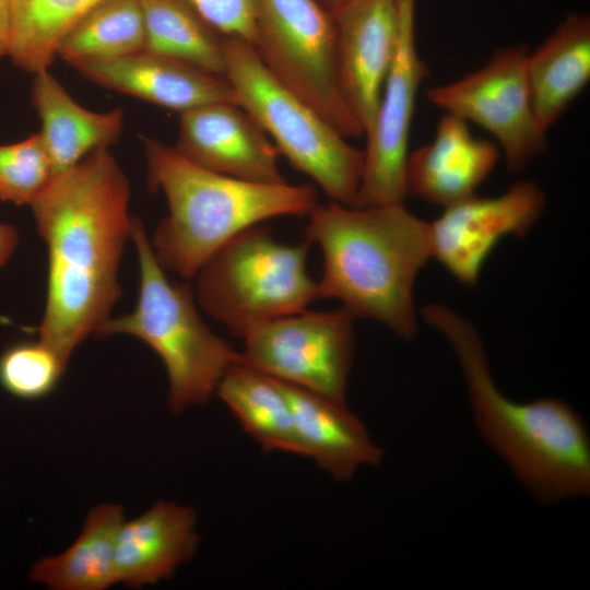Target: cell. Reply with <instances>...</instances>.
Here are the masks:
<instances>
[{
    "label": "cell",
    "mask_w": 590,
    "mask_h": 590,
    "mask_svg": "<svg viewBox=\"0 0 590 590\" xmlns=\"http://www.w3.org/2000/svg\"><path fill=\"white\" fill-rule=\"evenodd\" d=\"M129 201L125 173L108 149H99L57 175L31 204L48 251L37 332L67 364L121 296L118 270L131 237Z\"/></svg>",
    "instance_id": "obj_1"
},
{
    "label": "cell",
    "mask_w": 590,
    "mask_h": 590,
    "mask_svg": "<svg viewBox=\"0 0 590 590\" xmlns=\"http://www.w3.org/2000/svg\"><path fill=\"white\" fill-rule=\"evenodd\" d=\"M453 349L472 414L486 444L540 503L590 494V439L578 412L557 398L516 402L496 386L475 328L441 304L422 309Z\"/></svg>",
    "instance_id": "obj_2"
},
{
    "label": "cell",
    "mask_w": 590,
    "mask_h": 590,
    "mask_svg": "<svg viewBox=\"0 0 590 590\" xmlns=\"http://www.w3.org/2000/svg\"><path fill=\"white\" fill-rule=\"evenodd\" d=\"M305 233L323 256L319 298H335L354 318L375 319L401 339L414 338V282L433 258L429 223L403 203H317Z\"/></svg>",
    "instance_id": "obj_3"
},
{
    "label": "cell",
    "mask_w": 590,
    "mask_h": 590,
    "mask_svg": "<svg viewBox=\"0 0 590 590\" xmlns=\"http://www.w3.org/2000/svg\"><path fill=\"white\" fill-rule=\"evenodd\" d=\"M151 190H162L168 214L151 246L163 269L185 280L241 231L279 216H308L317 202L311 185L253 182L211 172L174 148L143 137Z\"/></svg>",
    "instance_id": "obj_4"
},
{
    "label": "cell",
    "mask_w": 590,
    "mask_h": 590,
    "mask_svg": "<svg viewBox=\"0 0 590 590\" xmlns=\"http://www.w3.org/2000/svg\"><path fill=\"white\" fill-rule=\"evenodd\" d=\"M131 239L140 267V292L130 314L108 318L95 335H133L163 361L168 375V406L181 413L215 394L240 353L203 322L189 284L170 282L158 263L144 225L132 217Z\"/></svg>",
    "instance_id": "obj_5"
},
{
    "label": "cell",
    "mask_w": 590,
    "mask_h": 590,
    "mask_svg": "<svg viewBox=\"0 0 590 590\" xmlns=\"http://www.w3.org/2000/svg\"><path fill=\"white\" fill-rule=\"evenodd\" d=\"M224 78L236 103L262 127L279 154L333 202L352 205L362 180L364 151L274 78L250 43L224 37Z\"/></svg>",
    "instance_id": "obj_6"
},
{
    "label": "cell",
    "mask_w": 590,
    "mask_h": 590,
    "mask_svg": "<svg viewBox=\"0 0 590 590\" xmlns=\"http://www.w3.org/2000/svg\"><path fill=\"white\" fill-rule=\"evenodd\" d=\"M310 244L276 241L268 226L252 225L225 243L200 268L198 303L235 337L273 319L306 310L318 297L307 273Z\"/></svg>",
    "instance_id": "obj_7"
},
{
    "label": "cell",
    "mask_w": 590,
    "mask_h": 590,
    "mask_svg": "<svg viewBox=\"0 0 590 590\" xmlns=\"http://www.w3.org/2000/svg\"><path fill=\"white\" fill-rule=\"evenodd\" d=\"M253 48L283 85L345 138L365 137L342 94L333 15L321 0H257Z\"/></svg>",
    "instance_id": "obj_8"
},
{
    "label": "cell",
    "mask_w": 590,
    "mask_h": 590,
    "mask_svg": "<svg viewBox=\"0 0 590 590\" xmlns=\"http://www.w3.org/2000/svg\"><path fill=\"white\" fill-rule=\"evenodd\" d=\"M528 52L524 46L498 48L480 69L425 91L435 107L491 133L510 172L521 170L547 148L548 130L532 106Z\"/></svg>",
    "instance_id": "obj_9"
},
{
    "label": "cell",
    "mask_w": 590,
    "mask_h": 590,
    "mask_svg": "<svg viewBox=\"0 0 590 590\" xmlns=\"http://www.w3.org/2000/svg\"><path fill=\"white\" fill-rule=\"evenodd\" d=\"M354 319L343 307L273 319L244 338L240 361L280 381L345 401Z\"/></svg>",
    "instance_id": "obj_10"
},
{
    "label": "cell",
    "mask_w": 590,
    "mask_h": 590,
    "mask_svg": "<svg viewBox=\"0 0 590 590\" xmlns=\"http://www.w3.org/2000/svg\"><path fill=\"white\" fill-rule=\"evenodd\" d=\"M416 0H400V31L374 122L366 133L364 169L352 206L402 203L416 97L428 75L415 37Z\"/></svg>",
    "instance_id": "obj_11"
},
{
    "label": "cell",
    "mask_w": 590,
    "mask_h": 590,
    "mask_svg": "<svg viewBox=\"0 0 590 590\" xmlns=\"http://www.w3.org/2000/svg\"><path fill=\"white\" fill-rule=\"evenodd\" d=\"M545 194L533 181L496 197L472 194L445 206L429 223L433 258L465 286H474L489 253L506 236L524 237L542 215Z\"/></svg>",
    "instance_id": "obj_12"
},
{
    "label": "cell",
    "mask_w": 590,
    "mask_h": 590,
    "mask_svg": "<svg viewBox=\"0 0 590 590\" xmlns=\"http://www.w3.org/2000/svg\"><path fill=\"white\" fill-rule=\"evenodd\" d=\"M174 149L211 172L253 182H286L275 145L257 120L235 103H213L180 113Z\"/></svg>",
    "instance_id": "obj_13"
},
{
    "label": "cell",
    "mask_w": 590,
    "mask_h": 590,
    "mask_svg": "<svg viewBox=\"0 0 590 590\" xmlns=\"http://www.w3.org/2000/svg\"><path fill=\"white\" fill-rule=\"evenodd\" d=\"M333 17L342 94L366 135L397 48L400 0H353Z\"/></svg>",
    "instance_id": "obj_14"
},
{
    "label": "cell",
    "mask_w": 590,
    "mask_h": 590,
    "mask_svg": "<svg viewBox=\"0 0 590 590\" xmlns=\"http://www.w3.org/2000/svg\"><path fill=\"white\" fill-rule=\"evenodd\" d=\"M90 81L184 113L213 103H236L228 81L180 60L142 49L110 58L70 63Z\"/></svg>",
    "instance_id": "obj_15"
},
{
    "label": "cell",
    "mask_w": 590,
    "mask_h": 590,
    "mask_svg": "<svg viewBox=\"0 0 590 590\" xmlns=\"http://www.w3.org/2000/svg\"><path fill=\"white\" fill-rule=\"evenodd\" d=\"M468 123L445 113L433 140L409 153L406 194L444 208L475 194L500 150L495 142L474 137Z\"/></svg>",
    "instance_id": "obj_16"
},
{
    "label": "cell",
    "mask_w": 590,
    "mask_h": 590,
    "mask_svg": "<svg viewBox=\"0 0 590 590\" xmlns=\"http://www.w3.org/2000/svg\"><path fill=\"white\" fill-rule=\"evenodd\" d=\"M198 544L194 510L158 500L122 522L115 555L117 583L141 588L168 579L196 554Z\"/></svg>",
    "instance_id": "obj_17"
},
{
    "label": "cell",
    "mask_w": 590,
    "mask_h": 590,
    "mask_svg": "<svg viewBox=\"0 0 590 590\" xmlns=\"http://www.w3.org/2000/svg\"><path fill=\"white\" fill-rule=\"evenodd\" d=\"M281 382L292 406L302 456L340 482L351 480L361 468L381 462V448L345 401Z\"/></svg>",
    "instance_id": "obj_18"
},
{
    "label": "cell",
    "mask_w": 590,
    "mask_h": 590,
    "mask_svg": "<svg viewBox=\"0 0 590 590\" xmlns=\"http://www.w3.org/2000/svg\"><path fill=\"white\" fill-rule=\"evenodd\" d=\"M527 79L534 113L548 130L590 81V17L571 12L527 56Z\"/></svg>",
    "instance_id": "obj_19"
},
{
    "label": "cell",
    "mask_w": 590,
    "mask_h": 590,
    "mask_svg": "<svg viewBox=\"0 0 590 590\" xmlns=\"http://www.w3.org/2000/svg\"><path fill=\"white\" fill-rule=\"evenodd\" d=\"M31 101L40 119L39 134L55 177L94 151L108 149L121 134V108L106 113L83 108L48 70L34 74Z\"/></svg>",
    "instance_id": "obj_20"
},
{
    "label": "cell",
    "mask_w": 590,
    "mask_h": 590,
    "mask_svg": "<svg viewBox=\"0 0 590 590\" xmlns=\"http://www.w3.org/2000/svg\"><path fill=\"white\" fill-rule=\"evenodd\" d=\"M215 394L263 451L302 456L292 406L280 380L239 357L220 380Z\"/></svg>",
    "instance_id": "obj_21"
},
{
    "label": "cell",
    "mask_w": 590,
    "mask_h": 590,
    "mask_svg": "<svg viewBox=\"0 0 590 590\" xmlns=\"http://www.w3.org/2000/svg\"><path fill=\"white\" fill-rule=\"evenodd\" d=\"M123 521L121 506L94 507L66 551L33 565L31 580L54 590H105L116 585V545Z\"/></svg>",
    "instance_id": "obj_22"
},
{
    "label": "cell",
    "mask_w": 590,
    "mask_h": 590,
    "mask_svg": "<svg viewBox=\"0 0 590 590\" xmlns=\"http://www.w3.org/2000/svg\"><path fill=\"white\" fill-rule=\"evenodd\" d=\"M144 49L224 76V37L185 0H141Z\"/></svg>",
    "instance_id": "obj_23"
},
{
    "label": "cell",
    "mask_w": 590,
    "mask_h": 590,
    "mask_svg": "<svg viewBox=\"0 0 590 590\" xmlns=\"http://www.w3.org/2000/svg\"><path fill=\"white\" fill-rule=\"evenodd\" d=\"M101 1L9 0L12 62L32 74L48 70L64 35Z\"/></svg>",
    "instance_id": "obj_24"
},
{
    "label": "cell",
    "mask_w": 590,
    "mask_h": 590,
    "mask_svg": "<svg viewBox=\"0 0 590 590\" xmlns=\"http://www.w3.org/2000/svg\"><path fill=\"white\" fill-rule=\"evenodd\" d=\"M144 46L141 0H103L64 35L57 56L72 63L121 57Z\"/></svg>",
    "instance_id": "obj_25"
},
{
    "label": "cell",
    "mask_w": 590,
    "mask_h": 590,
    "mask_svg": "<svg viewBox=\"0 0 590 590\" xmlns=\"http://www.w3.org/2000/svg\"><path fill=\"white\" fill-rule=\"evenodd\" d=\"M67 363L47 344L16 343L0 355V385L23 400H37L58 385Z\"/></svg>",
    "instance_id": "obj_26"
},
{
    "label": "cell",
    "mask_w": 590,
    "mask_h": 590,
    "mask_svg": "<svg viewBox=\"0 0 590 590\" xmlns=\"http://www.w3.org/2000/svg\"><path fill=\"white\" fill-rule=\"evenodd\" d=\"M54 178L39 132L20 142L0 145V200L31 205Z\"/></svg>",
    "instance_id": "obj_27"
},
{
    "label": "cell",
    "mask_w": 590,
    "mask_h": 590,
    "mask_svg": "<svg viewBox=\"0 0 590 590\" xmlns=\"http://www.w3.org/2000/svg\"><path fill=\"white\" fill-rule=\"evenodd\" d=\"M223 37L256 40L257 0H185Z\"/></svg>",
    "instance_id": "obj_28"
},
{
    "label": "cell",
    "mask_w": 590,
    "mask_h": 590,
    "mask_svg": "<svg viewBox=\"0 0 590 590\" xmlns=\"http://www.w3.org/2000/svg\"><path fill=\"white\" fill-rule=\"evenodd\" d=\"M12 37V19L9 0H0V58L9 56Z\"/></svg>",
    "instance_id": "obj_29"
},
{
    "label": "cell",
    "mask_w": 590,
    "mask_h": 590,
    "mask_svg": "<svg viewBox=\"0 0 590 590\" xmlns=\"http://www.w3.org/2000/svg\"><path fill=\"white\" fill-rule=\"evenodd\" d=\"M19 243V234L13 225L0 223V269L12 256Z\"/></svg>",
    "instance_id": "obj_30"
},
{
    "label": "cell",
    "mask_w": 590,
    "mask_h": 590,
    "mask_svg": "<svg viewBox=\"0 0 590 590\" xmlns=\"http://www.w3.org/2000/svg\"><path fill=\"white\" fill-rule=\"evenodd\" d=\"M351 1L353 0H321V2L324 4V7L329 10V12L332 15L339 12L342 8H344Z\"/></svg>",
    "instance_id": "obj_31"
}]
</instances>
